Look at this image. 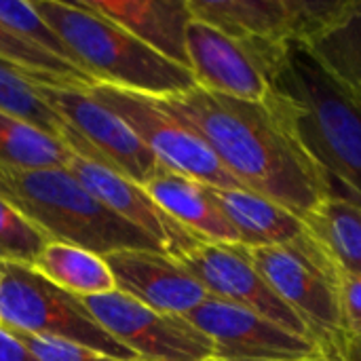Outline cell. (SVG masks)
Segmentation results:
<instances>
[{
	"instance_id": "obj_10",
	"label": "cell",
	"mask_w": 361,
	"mask_h": 361,
	"mask_svg": "<svg viewBox=\"0 0 361 361\" xmlns=\"http://www.w3.org/2000/svg\"><path fill=\"white\" fill-rule=\"evenodd\" d=\"M95 322L140 361H212L214 345L184 315L157 313L137 300L108 292L82 298Z\"/></svg>"
},
{
	"instance_id": "obj_29",
	"label": "cell",
	"mask_w": 361,
	"mask_h": 361,
	"mask_svg": "<svg viewBox=\"0 0 361 361\" xmlns=\"http://www.w3.org/2000/svg\"><path fill=\"white\" fill-rule=\"evenodd\" d=\"M338 298L345 341H361V277L338 275Z\"/></svg>"
},
{
	"instance_id": "obj_7",
	"label": "cell",
	"mask_w": 361,
	"mask_h": 361,
	"mask_svg": "<svg viewBox=\"0 0 361 361\" xmlns=\"http://www.w3.org/2000/svg\"><path fill=\"white\" fill-rule=\"evenodd\" d=\"M32 85L40 99L61 118V142L74 154L104 165L140 186H146L163 167L133 129L99 104L89 89L72 85Z\"/></svg>"
},
{
	"instance_id": "obj_24",
	"label": "cell",
	"mask_w": 361,
	"mask_h": 361,
	"mask_svg": "<svg viewBox=\"0 0 361 361\" xmlns=\"http://www.w3.org/2000/svg\"><path fill=\"white\" fill-rule=\"evenodd\" d=\"M0 110L32 123L44 133L61 140V118L40 99L32 80L15 66L0 59Z\"/></svg>"
},
{
	"instance_id": "obj_15",
	"label": "cell",
	"mask_w": 361,
	"mask_h": 361,
	"mask_svg": "<svg viewBox=\"0 0 361 361\" xmlns=\"http://www.w3.org/2000/svg\"><path fill=\"white\" fill-rule=\"evenodd\" d=\"M146 47L190 70L186 32L192 21L188 0H85Z\"/></svg>"
},
{
	"instance_id": "obj_23",
	"label": "cell",
	"mask_w": 361,
	"mask_h": 361,
	"mask_svg": "<svg viewBox=\"0 0 361 361\" xmlns=\"http://www.w3.org/2000/svg\"><path fill=\"white\" fill-rule=\"evenodd\" d=\"M0 59L21 70L32 82L72 85V87H85V89L97 85L91 76L80 72L76 66L27 42L4 23H0Z\"/></svg>"
},
{
	"instance_id": "obj_6",
	"label": "cell",
	"mask_w": 361,
	"mask_h": 361,
	"mask_svg": "<svg viewBox=\"0 0 361 361\" xmlns=\"http://www.w3.org/2000/svg\"><path fill=\"white\" fill-rule=\"evenodd\" d=\"M250 258L275 294L305 322L324 355L334 360L345 343L338 273L309 233L283 245L250 250Z\"/></svg>"
},
{
	"instance_id": "obj_18",
	"label": "cell",
	"mask_w": 361,
	"mask_h": 361,
	"mask_svg": "<svg viewBox=\"0 0 361 361\" xmlns=\"http://www.w3.org/2000/svg\"><path fill=\"white\" fill-rule=\"evenodd\" d=\"M188 8L231 38L290 44L286 0H188Z\"/></svg>"
},
{
	"instance_id": "obj_22",
	"label": "cell",
	"mask_w": 361,
	"mask_h": 361,
	"mask_svg": "<svg viewBox=\"0 0 361 361\" xmlns=\"http://www.w3.org/2000/svg\"><path fill=\"white\" fill-rule=\"evenodd\" d=\"M72 150L32 123L0 110V167L55 169L66 167Z\"/></svg>"
},
{
	"instance_id": "obj_8",
	"label": "cell",
	"mask_w": 361,
	"mask_h": 361,
	"mask_svg": "<svg viewBox=\"0 0 361 361\" xmlns=\"http://www.w3.org/2000/svg\"><path fill=\"white\" fill-rule=\"evenodd\" d=\"M89 93L123 118L167 169L207 186L241 188L209 146L188 125L165 112L152 97L102 82L89 87Z\"/></svg>"
},
{
	"instance_id": "obj_16",
	"label": "cell",
	"mask_w": 361,
	"mask_h": 361,
	"mask_svg": "<svg viewBox=\"0 0 361 361\" xmlns=\"http://www.w3.org/2000/svg\"><path fill=\"white\" fill-rule=\"evenodd\" d=\"M144 188L176 222L199 239L212 243H239L235 228L214 201L207 184L163 165Z\"/></svg>"
},
{
	"instance_id": "obj_12",
	"label": "cell",
	"mask_w": 361,
	"mask_h": 361,
	"mask_svg": "<svg viewBox=\"0 0 361 361\" xmlns=\"http://www.w3.org/2000/svg\"><path fill=\"white\" fill-rule=\"evenodd\" d=\"M176 260L207 290L209 296L245 307L298 336L311 338L305 322L258 273L247 247L239 243L201 241L195 250Z\"/></svg>"
},
{
	"instance_id": "obj_5",
	"label": "cell",
	"mask_w": 361,
	"mask_h": 361,
	"mask_svg": "<svg viewBox=\"0 0 361 361\" xmlns=\"http://www.w3.org/2000/svg\"><path fill=\"white\" fill-rule=\"evenodd\" d=\"M0 326L8 332L59 338L121 361H140L110 336L74 296L27 264L0 262Z\"/></svg>"
},
{
	"instance_id": "obj_9",
	"label": "cell",
	"mask_w": 361,
	"mask_h": 361,
	"mask_svg": "<svg viewBox=\"0 0 361 361\" xmlns=\"http://www.w3.org/2000/svg\"><path fill=\"white\" fill-rule=\"evenodd\" d=\"M288 44L237 40L192 17L186 51L197 87L247 102H267Z\"/></svg>"
},
{
	"instance_id": "obj_17",
	"label": "cell",
	"mask_w": 361,
	"mask_h": 361,
	"mask_svg": "<svg viewBox=\"0 0 361 361\" xmlns=\"http://www.w3.org/2000/svg\"><path fill=\"white\" fill-rule=\"evenodd\" d=\"M209 192L247 250L283 245L307 233L302 218L252 190L209 186Z\"/></svg>"
},
{
	"instance_id": "obj_25",
	"label": "cell",
	"mask_w": 361,
	"mask_h": 361,
	"mask_svg": "<svg viewBox=\"0 0 361 361\" xmlns=\"http://www.w3.org/2000/svg\"><path fill=\"white\" fill-rule=\"evenodd\" d=\"M0 23L11 27L13 32H17L27 42L40 47L42 51H47V53H51V55H55V57L78 68L72 51L63 44V40L55 34V30L38 15V11L32 6V2L0 0Z\"/></svg>"
},
{
	"instance_id": "obj_30",
	"label": "cell",
	"mask_w": 361,
	"mask_h": 361,
	"mask_svg": "<svg viewBox=\"0 0 361 361\" xmlns=\"http://www.w3.org/2000/svg\"><path fill=\"white\" fill-rule=\"evenodd\" d=\"M0 361H36L34 355L17 341V336L0 326Z\"/></svg>"
},
{
	"instance_id": "obj_27",
	"label": "cell",
	"mask_w": 361,
	"mask_h": 361,
	"mask_svg": "<svg viewBox=\"0 0 361 361\" xmlns=\"http://www.w3.org/2000/svg\"><path fill=\"white\" fill-rule=\"evenodd\" d=\"M47 245V237L0 197V262L27 264Z\"/></svg>"
},
{
	"instance_id": "obj_2",
	"label": "cell",
	"mask_w": 361,
	"mask_h": 361,
	"mask_svg": "<svg viewBox=\"0 0 361 361\" xmlns=\"http://www.w3.org/2000/svg\"><path fill=\"white\" fill-rule=\"evenodd\" d=\"M269 106L315 167L330 199L361 207V102L351 97L302 44L279 61Z\"/></svg>"
},
{
	"instance_id": "obj_1",
	"label": "cell",
	"mask_w": 361,
	"mask_h": 361,
	"mask_svg": "<svg viewBox=\"0 0 361 361\" xmlns=\"http://www.w3.org/2000/svg\"><path fill=\"white\" fill-rule=\"evenodd\" d=\"M152 99L188 125L241 188L298 218L328 197L315 167L269 102L237 99L201 87Z\"/></svg>"
},
{
	"instance_id": "obj_26",
	"label": "cell",
	"mask_w": 361,
	"mask_h": 361,
	"mask_svg": "<svg viewBox=\"0 0 361 361\" xmlns=\"http://www.w3.org/2000/svg\"><path fill=\"white\" fill-rule=\"evenodd\" d=\"M349 4L351 0H286L288 40L302 47L311 44L345 15Z\"/></svg>"
},
{
	"instance_id": "obj_19",
	"label": "cell",
	"mask_w": 361,
	"mask_h": 361,
	"mask_svg": "<svg viewBox=\"0 0 361 361\" xmlns=\"http://www.w3.org/2000/svg\"><path fill=\"white\" fill-rule=\"evenodd\" d=\"M302 220L338 275L361 277V207L326 197Z\"/></svg>"
},
{
	"instance_id": "obj_21",
	"label": "cell",
	"mask_w": 361,
	"mask_h": 361,
	"mask_svg": "<svg viewBox=\"0 0 361 361\" xmlns=\"http://www.w3.org/2000/svg\"><path fill=\"white\" fill-rule=\"evenodd\" d=\"M305 49L332 80L361 102V0H351L345 15Z\"/></svg>"
},
{
	"instance_id": "obj_4",
	"label": "cell",
	"mask_w": 361,
	"mask_h": 361,
	"mask_svg": "<svg viewBox=\"0 0 361 361\" xmlns=\"http://www.w3.org/2000/svg\"><path fill=\"white\" fill-rule=\"evenodd\" d=\"M0 197L34 224L47 241L82 247L97 256L121 250L163 252L146 233L102 205L66 167H0Z\"/></svg>"
},
{
	"instance_id": "obj_14",
	"label": "cell",
	"mask_w": 361,
	"mask_h": 361,
	"mask_svg": "<svg viewBox=\"0 0 361 361\" xmlns=\"http://www.w3.org/2000/svg\"><path fill=\"white\" fill-rule=\"evenodd\" d=\"M116 292L169 315H188L209 294L171 256L154 250H121L102 256Z\"/></svg>"
},
{
	"instance_id": "obj_13",
	"label": "cell",
	"mask_w": 361,
	"mask_h": 361,
	"mask_svg": "<svg viewBox=\"0 0 361 361\" xmlns=\"http://www.w3.org/2000/svg\"><path fill=\"white\" fill-rule=\"evenodd\" d=\"M66 169L112 214L146 233L157 245L173 260L195 250L203 239L176 222L144 186L127 180L125 176L82 159L72 152Z\"/></svg>"
},
{
	"instance_id": "obj_32",
	"label": "cell",
	"mask_w": 361,
	"mask_h": 361,
	"mask_svg": "<svg viewBox=\"0 0 361 361\" xmlns=\"http://www.w3.org/2000/svg\"><path fill=\"white\" fill-rule=\"evenodd\" d=\"M294 361H332L330 357H326V355H319V357H309V360H294Z\"/></svg>"
},
{
	"instance_id": "obj_11",
	"label": "cell",
	"mask_w": 361,
	"mask_h": 361,
	"mask_svg": "<svg viewBox=\"0 0 361 361\" xmlns=\"http://www.w3.org/2000/svg\"><path fill=\"white\" fill-rule=\"evenodd\" d=\"M184 317L212 341V361H294L324 355L315 341L216 296H207Z\"/></svg>"
},
{
	"instance_id": "obj_31",
	"label": "cell",
	"mask_w": 361,
	"mask_h": 361,
	"mask_svg": "<svg viewBox=\"0 0 361 361\" xmlns=\"http://www.w3.org/2000/svg\"><path fill=\"white\" fill-rule=\"evenodd\" d=\"M332 361H361V341H345Z\"/></svg>"
},
{
	"instance_id": "obj_28",
	"label": "cell",
	"mask_w": 361,
	"mask_h": 361,
	"mask_svg": "<svg viewBox=\"0 0 361 361\" xmlns=\"http://www.w3.org/2000/svg\"><path fill=\"white\" fill-rule=\"evenodd\" d=\"M17 341L34 355L36 361H121L108 355H102L93 349L66 343L59 338H42V336H32V334H19L13 332Z\"/></svg>"
},
{
	"instance_id": "obj_20",
	"label": "cell",
	"mask_w": 361,
	"mask_h": 361,
	"mask_svg": "<svg viewBox=\"0 0 361 361\" xmlns=\"http://www.w3.org/2000/svg\"><path fill=\"white\" fill-rule=\"evenodd\" d=\"M32 269L57 288L80 298L116 290L102 256L68 243L47 241L42 252L32 262Z\"/></svg>"
},
{
	"instance_id": "obj_3",
	"label": "cell",
	"mask_w": 361,
	"mask_h": 361,
	"mask_svg": "<svg viewBox=\"0 0 361 361\" xmlns=\"http://www.w3.org/2000/svg\"><path fill=\"white\" fill-rule=\"evenodd\" d=\"M32 6L95 82L148 97H169L197 87L190 70L159 55L85 2L34 0Z\"/></svg>"
}]
</instances>
